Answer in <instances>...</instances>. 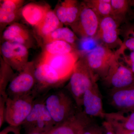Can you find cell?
Returning a JSON list of instances; mask_svg holds the SVG:
<instances>
[{
	"label": "cell",
	"mask_w": 134,
	"mask_h": 134,
	"mask_svg": "<svg viewBox=\"0 0 134 134\" xmlns=\"http://www.w3.org/2000/svg\"><path fill=\"white\" fill-rule=\"evenodd\" d=\"M45 104L55 125L67 120L81 109L69 92L62 87L48 92L45 96Z\"/></svg>",
	"instance_id": "6da1fadb"
},
{
	"label": "cell",
	"mask_w": 134,
	"mask_h": 134,
	"mask_svg": "<svg viewBox=\"0 0 134 134\" xmlns=\"http://www.w3.org/2000/svg\"><path fill=\"white\" fill-rule=\"evenodd\" d=\"M65 88L69 92L77 106L82 109V99L85 92L97 83L98 78L89 67L84 56L79 58Z\"/></svg>",
	"instance_id": "7a4b0ae2"
},
{
	"label": "cell",
	"mask_w": 134,
	"mask_h": 134,
	"mask_svg": "<svg viewBox=\"0 0 134 134\" xmlns=\"http://www.w3.org/2000/svg\"><path fill=\"white\" fill-rule=\"evenodd\" d=\"M45 96L35 98L31 111L22 125L27 134L48 132L55 125L46 107Z\"/></svg>",
	"instance_id": "3957f363"
},
{
	"label": "cell",
	"mask_w": 134,
	"mask_h": 134,
	"mask_svg": "<svg viewBox=\"0 0 134 134\" xmlns=\"http://www.w3.org/2000/svg\"><path fill=\"white\" fill-rule=\"evenodd\" d=\"M35 98L32 93L14 98L8 97L6 101V122L10 126H21L31 111Z\"/></svg>",
	"instance_id": "277c9868"
},
{
	"label": "cell",
	"mask_w": 134,
	"mask_h": 134,
	"mask_svg": "<svg viewBox=\"0 0 134 134\" xmlns=\"http://www.w3.org/2000/svg\"><path fill=\"white\" fill-rule=\"evenodd\" d=\"M34 75L36 84L32 93L36 98L45 96L54 89L62 87L64 83L52 67L41 61L35 66Z\"/></svg>",
	"instance_id": "5b68a950"
},
{
	"label": "cell",
	"mask_w": 134,
	"mask_h": 134,
	"mask_svg": "<svg viewBox=\"0 0 134 134\" xmlns=\"http://www.w3.org/2000/svg\"><path fill=\"white\" fill-rule=\"evenodd\" d=\"M108 74L102 81L109 91L119 90L134 85V74L121 59L117 50Z\"/></svg>",
	"instance_id": "8992f818"
},
{
	"label": "cell",
	"mask_w": 134,
	"mask_h": 134,
	"mask_svg": "<svg viewBox=\"0 0 134 134\" xmlns=\"http://www.w3.org/2000/svg\"><path fill=\"white\" fill-rule=\"evenodd\" d=\"M115 55V52L100 44L84 56L89 67L98 79L103 80L108 74Z\"/></svg>",
	"instance_id": "52a82bcc"
},
{
	"label": "cell",
	"mask_w": 134,
	"mask_h": 134,
	"mask_svg": "<svg viewBox=\"0 0 134 134\" xmlns=\"http://www.w3.org/2000/svg\"><path fill=\"white\" fill-rule=\"evenodd\" d=\"M35 65L29 62L23 70L16 74L10 82L7 91L8 97H18L32 93L35 84Z\"/></svg>",
	"instance_id": "ba28073f"
},
{
	"label": "cell",
	"mask_w": 134,
	"mask_h": 134,
	"mask_svg": "<svg viewBox=\"0 0 134 134\" xmlns=\"http://www.w3.org/2000/svg\"><path fill=\"white\" fill-rule=\"evenodd\" d=\"M100 21L98 16L83 2L81 4L79 17L71 27L74 32L81 38H95Z\"/></svg>",
	"instance_id": "9c48e42d"
},
{
	"label": "cell",
	"mask_w": 134,
	"mask_h": 134,
	"mask_svg": "<svg viewBox=\"0 0 134 134\" xmlns=\"http://www.w3.org/2000/svg\"><path fill=\"white\" fill-rule=\"evenodd\" d=\"M79 57L80 54L78 52L55 55L43 53L40 61L52 67L65 82L69 79Z\"/></svg>",
	"instance_id": "30bf717a"
},
{
	"label": "cell",
	"mask_w": 134,
	"mask_h": 134,
	"mask_svg": "<svg viewBox=\"0 0 134 134\" xmlns=\"http://www.w3.org/2000/svg\"><path fill=\"white\" fill-rule=\"evenodd\" d=\"M28 49L21 44L5 41L1 46V51L5 62L14 70L19 72L29 62Z\"/></svg>",
	"instance_id": "8fae6325"
},
{
	"label": "cell",
	"mask_w": 134,
	"mask_h": 134,
	"mask_svg": "<svg viewBox=\"0 0 134 134\" xmlns=\"http://www.w3.org/2000/svg\"><path fill=\"white\" fill-rule=\"evenodd\" d=\"M121 21L112 16L100 19L98 31L95 38L100 40L103 44L112 49L118 46H121L122 42L119 37V27Z\"/></svg>",
	"instance_id": "7c38bea8"
},
{
	"label": "cell",
	"mask_w": 134,
	"mask_h": 134,
	"mask_svg": "<svg viewBox=\"0 0 134 134\" xmlns=\"http://www.w3.org/2000/svg\"><path fill=\"white\" fill-rule=\"evenodd\" d=\"M91 117L79 109L72 117L62 123L55 125L46 134H80L91 123Z\"/></svg>",
	"instance_id": "4fadbf2b"
},
{
	"label": "cell",
	"mask_w": 134,
	"mask_h": 134,
	"mask_svg": "<svg viewBox=\"0 0 134 134\" xmlns=\"http://www.w3.org/2000/svg\"><path fill=\"white\" fill-rule=\"evenodd\" d=\"M82 109L89 117L104 119L106 113L103 108L102 96L97 83L87 90L84 94Z\"/></svg>",
	"instance_id": "5bb4252c"
},
{
	"label": "cell",
	"mask_w": 134,
	"mask_h": 134,
	"mask_svg": "<svg viewBox=\"0 0 134 134\" xmlns=\"http://www.w3.org/2000/svg\"><path fill=\"white\" fill-rule=\"evenodd\" d=\"M5 41H11L25 46L29 49L34 45V40L29 29L21 24L13 23L3 33Z\"/></svg>",
	"instance_id": "9a60e30c"
},
{
	"label": "cell",
	"mask_w": 134,
	"mask_h": 134,
	"mask_svg": "<svg viewBox=\"0 0 134 134\" xmlns=\"http://www.w3.org/2000/svg\"><path fill=\"white\" fill-rule=\"evenodd\" d=\"M109 100L110 104L118 111L131 110L134 107V85L109 91Z\"/></svg>",
	"instance_id": "2e32d148"
},
{
	"label": "cell",
	"mask_w": 134,
	"mask_h": 134,
	"mask_svg": "<svg viewBox=\"0 0 134 134\" xmlns=\"http://www.w3.org/2000/svg\"><path fill=\"white\" fill-rule=\"evenodd\" d=\"M81 8L77 1L66 0L58 5L55 14L63 24L71 26L78 19Z\"/></svg>",
	"instance_id": "e0dca14e"
},
{
	"label": "cell",
	"mask_w": 134,
	"mask_h": 134,
	"mask_svg": "<svg viewBox=\"0 0 134 134\" xmlns=\"http://www.w3.org/2000/svg\"><path fill=\"white\" fill-rule=\"evenodd\" d=\"M50 9L47 5L30 3L23 7L21 14L27 23L36 27L42 21Z\"/></svg>",
	"instance_id": "ac0fdd59"
},
{
	"label": "cell",
	"mask_w": 134,
	"mask_h": 134,
	"mask_svg": "<svg viewBox=\"0 0 134 134\" xmlns=\"http://www.w3.org/2000/svg\"><path fill=\"white\" fill-rule=\"evenodd\" d=\"M24 1L4 0L1 2L0 22L1 25L12 23L19 16Z\"/></svg>",
	"instance_id": "d6986e66"
},
{
	"label": "cell",
	"mask_w": 134,
	"mask_h": 134,
	"mask_svg": "<svg viewBox=\"0 0 134 134\" xmlns=\"http://www.w3.org/2000/svg\"><path fill=\"white\" fill-rule=\"evenodd\" d=\"M104 119L113 126L134 130V111L132 110L106 113Z\"/></svg>",
	"instance_id": "ffe728a7"
},
{
	"label": "cell",
	"mask_w": 134,
	"mask_h": 134,
	"mask_svg": "<svg viewBox=\"0 0 134 134\" xmlns=\"http://www.w3.org/2000/svg\"><path fill=\"white\" fill-rule=\"evenodd\" d=\"M63 25L55 12L50 9L42 21L35 28L38 34L44 38L56 29L63 27Z\"/></svg>",
	"instance_id": "44dd1931"
},
{
	"label": "cell",
	"mask_w": 134,
	"mask_h": 134,
	"mask_svg": "<svg viewBox=\"0 0 134 134\" xmlns=\"http://www.w3.org/2000/svg\"><path fill=\"white\" fill-rule=\"evenodd\" d=\"M78 38L72 30L66 27H60L43 38L45 44L56 40H61L69 43L75 47Z\"/></svg>",
	"instance_id": "7402d4cb"
},
{
	"label": "cell",
	"mask_w": 134,
	"mask_h": 134,
	"mask_svg": "<svg viewBox=\"0 0 134 134\" xmlns=\"http://www.w3.org/2000/svg\"><path fill=\"white\" fill-rule=\"evenodd\" d=\"M15 74L14 69L1 58L0 66V97L8 98L7 89Z\"/></svg>",
	"instance_id": "603a6c76"
},
{
	"label": "cell",
	"mask_w": 134,
	"mask_h": 134,
	"mask_svg": "<svg viewBox=\"0 0 134 134\" xmlns=\"http://www.w3.org/2000/svg\"><path fill=\"white\" fill-rule=\"evenodd\" d=\"M75 52L78 51L74 46L65 41L56 40L46 44L43 53L55 55Z\"/></svg>",
	"instance_id": "cb8c5ba5"
},
{
	"label": "cell",
	"mask_w": 134,
	"mask_h": 134,
	"mask_svg": "<svg viewBox=\"0 0 134 134\" xmlns=\"http://www.w3.org/2000/svg\"><path fill=\"white\" fill-rule=\"evenodd\" d=\"M84 2L88 7L93 10L100 19L112 16L111 0H88Z\"/></svg>",
	"instance_id": "d4e9b609"
},
{
	"label": "cell",
	"mask_w": 134,
	"mask_h": 134,
	"mask_svg": "<svg viewBox=\"0 0 134 134\" xmlns=\"http://www.w3.org/2000/svg\"><path fill=\"white\" fill-rule=\"evenodd\" d=\"M112 16L122 22L126 20L127 15L132 7V1L111 0Z\"/></svg>",
	"instance_id": "484cf974"
},
{
	"label": "cell",
	"mask_w": 134,
	"mask_h": 134,
	"mask_svg": "<svg viewBox=\"0 0 134 134\" xmlns=\"http://www.w3.org/2000/svg\"><path fill=\"white\" fill-rule=\"evenodd\" d=\"M117 50L119 53L121 59L134 74V52L130 50L129 53L127 54L120 47Z\"/></svg>",
	"instance_id": "4316f807"
},
{
	"label": "cell",
	"mask_w": 134,
	"mask_h": 134,
	"mask_svg": "<svg viewBox=\"0 0 134 134\" xmlns=\"http://www.w3.org/2000/svg\"><path fill=\"white\" fill-rule=\"evenodd\" d=\"M83 134H105L103 126H100L93 122L84 130Z\"/></svg>",
	"instance_id": "83f0119b"
},
{
	"label": "cell",
	"mask_w": 134,
	"mask_h": 134,
	"mask_svg": "<svg viewBox=\"0 0 134 134\" xmlns=\"http://www.w3.org/2000/svg\"><path fill=\"white\" fill-rule=\"evenodd\" d=\"M7 99L0 97V128H1L5 121L6 101Z\"/></svg>",
	"instance_id": "f1b7e54d"
},
{
	"label": "cell",
	"mask_w": 134,
	"mask_h": 134,
	"mask_svg": "<svg viewBox=\"0 0 134 134\" xmlns=\"http://www.w3.org/2000/svg\"><path fill=\"white\" fill-rule=\"evenodd\" d=\"M121 46L125 49L134 52V37L125 36V39Z\"/></svg>",
	"instance_id": "f546056e"
},
{
	"label": "cell",
	"mask_w": 134,
	"mask_h": 134,
	"mask_svg": "<svg viewBox=\"0 0 134 134\" xmlns=\"http://www.w3.org/2000/svg\"><path fill=\"white\" fill-rule=\"evenodd\" d=\"M21 126H10L7 127L1 132L0 134H21Z\"/></svg>",
	"instance_id": "4dcf8cb0"
},
{
	"label": "cell",
	"mask_w": 134,
	"mask_h": 134,
	"mask_svg": "<svg viewBox=\"0 0 134 134\" xmlns=\"http://www.w3.org/2000/svg\"><path fill=\"white\" fill-rule=\"evenodd\" d=\"M102 126L105 134H116L111 125L106 121L103 122Z\"/></svg>",
	"instance_id": "1f68e13d"
},
{
	"label": "cell",
	"mask_w": 134,
	"mask_h": 134,
	"mask_svg": "<svg viewBox=\"0 0 134 134\" xmlns=\"http://www.w3.org/2000/svg\"><path fill=\"white\" fill-rule=\"evenodd\" d=\"M111 126L116 134H134V130H127L118 127L113 126Z\"/></svg>",
	"instance_id": "d6a6232c"
},
{
	"label": "cell",
	"mask_w": 134,
	"mask_h": 134,
	"mask_svg": "<svg viewBox=\"0 0 134 134\" xmlns=\"http://www.w3.org/2000/svg\"><path fill=\"white\" fill-rule=\"evenodd\" d=\"M48 132H34V133H30L29 134H46Z\"/></svg>",
	"instance_id": "836d02e7"
},
{
	"label": "cell",
	"mask_w": 134,
	"mask_h": 134,
	"mask_svg": "<svg viewBox=\"0 0 134 134\" xmlns=\"http://www.w3.org/2000/svg\"><path fill=\"white\" fill-rule=\"evenodd\" d=\"M132 7H133V8L134 10V1H132ZM133 19H134V11L133 13Z\"/></svg>",
	"instance_id": "e575fe53"
},
{
	"label": "cell",
	"mask_w": 134,
	"mask_h": 134,
	"mask_svg": "<svg viewBox=\"0 0 134 134\" xmlns=\"http://www.w3.org/2000/svg\"><path fill=\"white\" fill-rule=\"evenodd\" d=\"M132 110V111H134V107H133V108H132V109H131V110Z\"/></svg>",
	"instance_id": "d590c367"
},
{
	"label": "cell",
	"mask_w": 134,
	"mask_h": 134,
	"mask_svg": "<svg viewBox=\"0 0 134 134\" xmlns=\"http://www.w3.org/2000/svg\"><path fill=\"white\" fill-rule=\"evenodd\" d=\"M83 134V132L82 133H81V134Z\"/></svg>",
	"instance_id": "8d00e7d4"
}]
</instances>
